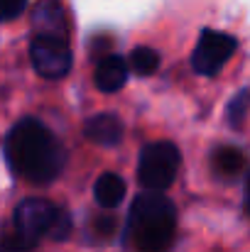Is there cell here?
Segmentation results:
<instances>
[{
    "label": "cell",
    "mask_w": 250,
    "mask_h": 252,
    "mask_svg": "<svg viewBox=\"0 0 250 252\" xmlns=\"http://www.w3.org/2000/svg\"><path fill=\"white\" fill-rule=\"evenodd\" d=\"M93 196H96L101 208H115L125 196V181L118 174L106 171V174L98 176V181L93 186Z\"/></svg>",
    "instance_id": "10"
},
{
    "label": "cell",
    "mask_w": 250,
    "mask_h": 252,
    "mask_svg": "<svg viewBox=\"0 0 250 252\" xmlns=\"http://www.w3.org/2000/svg\"><path fill=\"white\" fill-rule=\"evenodd\" d=\"M5 157L10 169L32 181V184H49L59 176L67 164V152L57 142V137L32 118L20 120L5 142Z\"/></svg>",
    "instance_id": "1"
},
{
    "label": "cell",
    "mask_w": 250,
    "mask_h": 252,
    "mask_svg": "<svg viewBox=\"0 0 250 252\" xmlns=\"http://www.w3.org/2000/svg\"><path fill=\"white\" fill-rule=\"evenodd\" d=\"M96 86L106 93H115L118 88H123L125 81H128V64L115 57V54H108L98 62L96 66Z\"/></svg>",
    "instance_id": "9"
},
{
    "label": "cell",
    "mask_w": 250,
    "mask_h": 252,
    "mask_svg": "<svg viewBox=\"0 0 250 252\" xmlns=\"http://www.w3.org/2000/svg\"><path fill=\"white\" fill-rule=\"evenodd\" d=\"M83 132L91 142H96L101 147H113L123 140V123L113 113H98L86 123Z\"/></svg>",
    "instance_id": "8"
},
{
    "label": "cell",
    "mask_w": 250,
    "mask_h": 252,
    "mask_svg": "<svg viewBox=\"0 0 250 252\" xmlns=\"http://www.w3.org/2000/svg\"><path fill=\"white\" fill-rule=\"evenodd\" d=\"M69 233H71V218H69V213L62 211V208H54L52 220H49V228H47V235L52 240H67Z\"/></svg>",
    "instance_id": "13"
},
{
    "label": "cell",
    "mask_w": 250,
    "mask_h": 252,
    "mask_svg": "<svg viewBox=\"0 0 250 252\" xmlns=\"http://www.w3.org/2000/svg\"><path fill=\"white\" fill-rule=\"evenodd\" d=\"M27 7V0H0V22L15 20Z\"/></svg>",
    "instance_id": "16"
},
{
    "label": "cell",
    "mask_w": 250,
    "mask_h": 252,
    "mask_svg": "<svg viewBox=\"0 0 250 252\" xmlns=\"http://www.w3.org/2000/svg\"><path fill=\"white\" fill-rule=\"evenodd\" d=\"M130 66L138 76H150L160 66V54L150 47H135L130 52Z\"/></svg>",
    "instance_id": "12"
},
{
    "label": "cell",
    "mask_w": 250,
    "mask_h": 252,
    "mask_svg": "<svg viewBox=\"0 0 250 252\" xmlns=\"http://www.w3.org/2000/svg\"><path fill=\"white\" fill-rule=\"evenodd\" d=\"M115 228H118V223H115V218L108 216V213L96 216V220H93V233H96L98 238H103V240L113 238V235H115Z\"/></svg>",
    "instance_id": "15"
},
{
    "label": "cell",
    "mask_w": 250,
    "mask_h": 252,
    "mask_svg": "<svg viewBox=\"0 0 250 252\" xmlns=\"http://www.w3.org/2000/svg\"><path fill=\"white\" fill-rule=\"evenodd\" d=\"M32 248H27L15 233H7V235H2V240H0V252H30Z\"/></svg>",
    "instance_id": "17"
},
{
    "label": "cell",
    "mask_w": 250,
    "mask_h": 252,
    "mask_svg": "<svg viewBox=\"0 0 250 252\" xmlns=\"http://www.w3.org/2000/svg\"><path fill=\"white\" fill-rule=\"evenodd\" d=\"M54 206L44 198H25L17 208H15V218H12V233L27 245L35 248L42 235H47L49 220H52Z\"/></svg>",
    "instance_id": "6"
},
{
    "label": "cell",
    "mask_w": 250,
    "mask_h": 252,
    "mask_svg": "<svg viewBox=\"0 0 250 252\" xmlns=\"http://www.w3.org/2000/svg\"><path fill=\"white\" fill-rule=\"evenodd\" d=\"M238 42L226 34V32H216V30H204L199 37V44L191 54V66L196 74L201 76H214L223 69V64L233 57Z\"/></svg>",
    "instance_id": "4"
},
{
    "label": "cell",
    "mask_w": 250,
    "mask_h": 252,
    "mask_svg": "<svg viewBox=\"0 0 250 252\" xmlns=\"http://www.w3.org/2000/svg\"><path fill=\"white\" fill-rule=\"evenodd\" d=\"M248 108H250V91H241V93L231 100V105H228V123H231L233 127H241L243 120H246Z\"/></svg>",
    "instance_id": "14"
},
{
    "label": "cell",
    "mask_w": 250,
    "mask_h": 252,
    "mask_svg": "<svg viewBox=\"0 0 250 252\" xmlns=\"http://www.w3.org/2000/svg\"><path fill=\"white\" fill-rule=\"evenodd\" d=\"M211 164L221 176H236L246 167V155L238 147H218L211 157Z\"/></svg>",
    "instance_id": "11"
},
{
    "label": "cell",
    "mask_w": 250,
    "mask_h": 252,
    "mask_svg": "<svg viewBox=\"0 0 250 252\" xmlns=\"http://www.w3.org/2000/svg\"><path fill=\"white\" fill-rule=\"evenodd\" d=\"M179 164L181 157L172 142H152L140 155L138 179L147 191H165L174 184Z\"/></svg>",
    "instance_id": "3"
},
{
    "label": "cell",
    "mask_w": 250,
    "mask_h": 252,
    "mask_svg": "<svg viewBox=\"0 0 250 252\" xmlns=\"http://www.w3.org/2000/svg\"><path fill=\"white\" fill-rule=\"evenodd\" d=\"M30 59L39 76L62 79L71 69V49L59 37H35L30 44Z\"/></svg>",
    "instance_id": "5"
},
{
    "label": "cell",
    "mask_w": 250,
    "mask_h": 252,
    "mask_svg": "<svg viewBox=\"0 0 250 252\" xmlns=\"http://www.w3.org/2000/svg\"><path fill=\"white\" fill-rule=\"evenodd\" d=\"M246 208H248V213H250V179H248V189H246Z\"/></svg>",
    "instance_id": "18"
},
{
    "label": "cell",
    "mask_w": 250,
    "mask_h": 252,
    "mask_svg": "<svg viewBox=\"0 0 250 252\" xmlns=\"http://www.w3.org/2000/svg\"><path fill=\"white\" fill-rule=\"evenodd\" d=\"M177 230V208L160 191L140 193L130 206L128 233L138 252H165Z\"/></svg>",
    "instance_id": "2"
},
{
    "label": "cell",
    "mask_w": 250,
    "mask_h": 252,
    "mask_svg": "<svg viewBox=\"0 0 250 252\" xmlns=\"http://www.w3.org/2000/svg\"><path fill=\"white\" fill-rule=\"evenodd\" d=\"M32 25L37 37H59L67 39L69 34V20L67 10L59 0H39L32 12Z\"/></svg>",
    "instance_id": "7"
}]
</instances>
